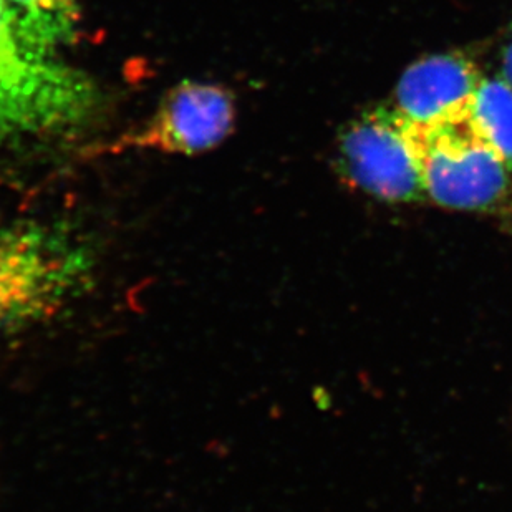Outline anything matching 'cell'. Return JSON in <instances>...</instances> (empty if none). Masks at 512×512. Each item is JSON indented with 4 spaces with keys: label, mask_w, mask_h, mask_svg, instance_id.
I'll list each match as a JSON object with an SVG mask.
<instances>
[{
    "label": "cell",
    "mask_w": 512,
    "mask_h": 512,
    "mask_svg": "<svg viewBox=\"0 0 512 512\" xmlns=\"http://www.w3.org/2000/svg\"><path fill=\"white\" fill-rule=\"evenodd\" d=\"M483 77L461 54L433 55L411 65L397 87V110L410 125H433L469 112Z\"/></svg>",
    "instance_id": "cell-6"
},
{
    "label": "cell",
    "mask_w": 512,
    "mask_h": 512,
    "mask_svg": "<svg viewBox=\"0 0 512 512\" xmlns=\"http://www.w3.org/2000/svg\"><path fill=\"white\" fill-rule=\"evenodd\" d=\"M100 102L87 73L25 42L7 0H0V150L75 135Z\"/></svg>",
    "instance_id": "cell-2"
},
{
    "label": "cell",
    "mask_w": 512,
    "mask_h": 512,
    "mask_svg": "<svg viewBox=\"0 0 512 512\" xmlns=\"http://www.w3.org/2000/svg\"><path fill=\"white\" fill-rule=\"evenodd\" d=\"M408 131L426 196L436 203L446 208L489 209L508 196L511 170L484 140L469 112L433 125L408 123Z\"/></svg>",
    "instance_id": "cell-3"
},
{
    "label": "cell",
    "mask_w": 512,
    "mask_h": 512,
    "mask_svg": "<svg viewBox=\"0 0 512 512\" xmlns=\"http://www.w3.org/2000/svg\"><path fill=\"white\" fill-rule=\"evenodd\" d=\"M469 118L512 173L511 85L504 78H483L469 107Z\"/></svg>",
    "instance_id": "cell-8"
},
{
    "label": "cell",
    "mask_w": 512,
    "mask_h": 512,
    "mask_svg": "<svg viewBox=\"0 0 512 512\" xmlns=\"http://www.w3.org/2000/svg\"><path fill=\"white\" fill-rule=\"evenodd\" d=\"M236 125V100L218 83L183 80L174 85L155 113L133 130L87 156H116L128 151L193 156L228 140Z\"/></svg>",
    "instance_id": "cell-4"
},
{
    "label": "cell",
    "mask_w": 512,
    "mask_h": 512,
    "mask_svg": "<svg viewBox=\"0 0 512 512\" xmlns=\"http://www.w3.org/2000/svg\"><path fill=\"white\" fill-rule=\"evenodd\" d=\"M503 78L512 87V39L503 55Z\"/></svg>",
    "instance_id": "cell-9"
},
{
    "label": "cell",
    "mask_w": 512,
    "mask_h": 512,
    "mask_svg": "<svg viewBox=\"0 0 512 512\" xmlns=\"http://www.w3.org/2000/svg\"><path fill=\"white\" fill-rule=\"evenodd\" d=\"M15 25L25 42L40 54L58 57L72 45L80 29L77 0H7Z\"/></svg>",
    "instance_id": "cell-7"
},
{
    "label": "cell",
    "mask_w": 512,
    "mask_h": 512,
    "mask_svg": "<svg viewBox=\"0 0 512 512\" xmlns=\"http://www.w3.org/2000/svg\"><path fill=\"white\" fill-rule=\"evenodd\" d=\"M339 163L352 183L378 198H426L408 123L397 110L377 108L353 121L340 141Z\"/></svg>",
    "instance_id": "cell-5"
},
{
    "label": "cell",
    "mask_w": 512,
    "mask_h": 512,
    "mask_svg": "<svg viewBox=\"0 0 512 512\" xmlns=\"http://www.w3.org/2000/svg\"><path fill=\"white\" fill-rule=\"evenodd\" d=\"M97 254L63 224L0 226V337L54 320L92 289Z\"/></svg>",
    "instance_id": "cell-1"
}]
</instances>
